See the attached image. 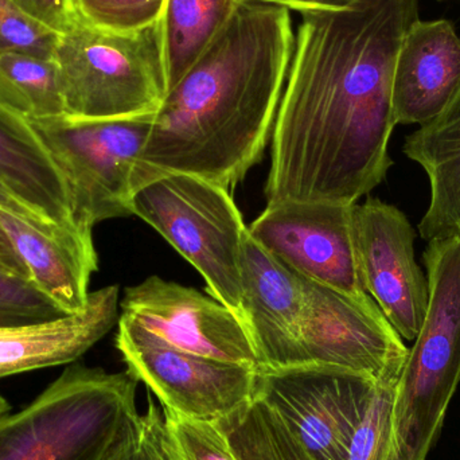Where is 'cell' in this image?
Returning a JSON list of instances; mask_svg holds the SVG:
<instances>
[{
    "mask_svg": "<svg viewBox=\"0 0 460 460\" xmlns=\"http://www.w3.org/2000/svg\"><path fill=\"white\" fill-rule=\"evenodd\" d=\"M419 0L300 13L270 137L268 204L356 205L394 161V78Z\"/></svg>",
    "mask_w": 460,
    "mask_h": 460,
    "instance_id": "1",
    "label": "cell"
},
{
    "mask_svg": "<svg viewBox=\"0 0 460 460\" xmlns=\"http://www.w3.org/2000/svg\"><path fill=\"white\" fill-rule=\"evenodd\" d=\"M294 43L291 11L238 3L154 116L145 174L182 172L228 190L243 181L272 137Z\"/></svg>",
    "mask_w": 460,
    "mask_h": 460,
    "instance_id": "2",
    "label": "cell"
},
{
    "mask_svg": "<svg viewBox=\"0 0 460 460\" xmlns=\"http://www.w3.org/2000/svg\"><path fill=\"white\" fill-rule=\"evenodd\" d=\"M139 381L70 365L34 402L0 416V460H116L140 429Z\"/></svg>",
    "mask_w": 460,
    "mask_h": 460,
    "instance_id": "3",
    "label": "cell"
},
{
    "mask_svg": "<svg viewBox=\"0 0 460 460\" xmlns=\"http://www.w3.org/2000/svg\"><path fill=\"white\" fill-rule=\"evenodd\" d=\"M54 61L69 120L154 116L169 92L161 22L119 32L81 18L59 35Z\"/></svg>",
    "mask_w": 460,
    "mask_h": 460,
    "instance_id": "4",
    "label": "cell"
},
{
    "mask_svg": "<svg viewBox=\"0 0 460 460\" xmlns=\"http://www.w3.org/2000/svg\"><path fill=\"white\" fill-rule=\"evenodd\" d=\"M132 215L185 257L201 273L210 296L241 318L248 226L228 189L182 172L150 174L135 191Z\"/></svg>",
    "mask_w": 460,
    "mask_h": 460,
    "instance_id": "5",
    "label": "cell"
},
{
    "mask_svg": "<svg viewBox=\"0 0 460 460\" xmlns=\"http://www.w3.org/2000/svg\"><path fill=\"white\" fill-rule=\"evenodd\" d=\"M154 116L30 123L64 175L77 226L93 229L102 221L134 216L132 199L145 182L140 156Z\"/></svg>",
    "mask_w": 460,
    "mask_h": 460,
    "instance_id": "6",
    "label": "cell"
},
{
    "mask_svg": "<svg viewBox=\"0 0 460 460\" xmlns=\"http://www.w3.org/2000/svg\"><path fill=\"white\" fill-rule=\"evenodd\" d=\"M116 349L170 415L216 423L253 399L254 367L180 350L121 315Z\"/></svg>",
    "mask_w": 460,
    "mask_h": 460,
    "instance_id": "7",
    "label": "cell"
},
{
    "mask_svg": "<svg viewBox=\"0 0 460 460\" xmlns=\"http://www.w3.org/2000/svg\"><path fill=\"white\" fill-rule=\"evenodd\" d=\"M377 384L367 376L322 365L257 370L254 397L314 459L345 460Z\"/></svg>",
    "mask_w": 460,
    "mask_h": 460,
    "instance_id": "8",
    "label": "cell"
},
{
    "mask_svg": "<svg viewBox=\"0 0 460 460\" xmlns=\"http://www.w3.org/2000/svg\"><path fill=\"white\" fill-rule=\"evenodd\" d=\"M410 349L369 294L305 278L300 367H342L376 383L400 380Z\"/></svg>",
    "mask_w": 460,
    "mask_h": 460,
    "instance_id": "9",
    "label": "cell"
},
{
    "mask_svg": "<svg viewBox=\"0 0 460 460\" xmlns=\"http://www.w3.org/2000/svg\"><path fill=\"white\" fill-rule=\"evenodd\" d=\"M356 205L311 201L268 204L248 226V233L265 251L303 278L349 294H367L357 256Z\"/></svg>",
    "mask_w": 460,
    "mask_h": 460,
    "instance_id": "10",
    "label": "cell"
},
{
    "mask_svg": "<svg viewBox=\"0 0 460 460\" xmlns=\"http://www.w3.org/2000/svg\"><path fill=\"white\" fill-rule=\"evenodd\" d=\"M121 316L180 350L257 369L243 319L210 295L150 276L124 292Z\"/></svg>",
    "mask_w": 460,
    "mask_h": 460,
    "instance_id": "11",
    "label": "cell"
},
{
    "mask_svg": "<svg viewBox=\"0 0 460 460\" xmlns=\"http://www.w3.org/2000/svg\"><path fill=\"white\" fill-rule=\"evenodd\" d=\"M354 234L365 289L400 337L415 341L429 310V288L415 260L412 224L394 205L367 199L354 208Z\"/></svg>",
    "mask_w": 460,
    "mask_h": 460,
    "instance_id": "12",
    "label": "cell"
},
{
    "mask_svg": "<svg viewBox=\"0 0 460 460\" xmlns=\"http://www.w3.org/2000/svg\"><path fill=\"white\" fill-rule=\"evenodd\" d=\"M241 318L256 351L257 370L300 367L305 278L246 232Z\"/></svg>",
    "mask_w": 460,
    "mask_h": 460,
    "instance_id": "13",
    "label": "cell"
},
{
    "mask_svg": "<svg viewBox=\"0 0 460 460\" xmlns=\"http://www.w3.org/2000/svg\"><path fill=\"white\" fill-rule=\"evenodd\" d=\"M0 226L35 287L65 314L88 305L89 283L99 270L91 228L32 221L0 209Z\"/></svg>",
    "mask_w": 460,
    "mask_h": 460,
    "instance_id": "14",
    "label": "cell"
},
{
    "mask_svg": "<svg viewBox=\"0 0 460 460\" xmlns=\"http://www.w3.org/2000/svg\"><path fill=\"white\" fill-rule=\"evenodd\" d=\"M460 84V37L447 19H416L400 46L394 78L397 124L424 126L453 99Z\"/></svg>",
    "mask_w": 460,
    "mask_h": 460,
    "instance_id": "15",
    "label": "cell"
},
{
    "mask_svg": "<svg viewBox=\"0 0 460 460\" xmlns=\"http://www.w3.org/2000/svg\"><path fill=\"white\" fill-rule=\"evenodd\" d=\"M119 287L91 292L83 311L51 321L0 327V380L73 364L118 324Z\"/></svg>",
    "mask_w": 460,
    "mask_h": 460,
    "instance_id": "16",
    "label": "cell"
},
{
    "mask_svg": "<svg viewBox=\"0 0 460 460\" xmlns=\"http://www.w3.org/2000/svg\"><path fill=\"white\" fill-rule=\"evenodd\" d=\"M0 185L40 220L53 226H77L64 175L48 148L30 123L2 108Z\"/></svg>",
    "mask_w": 460,
    "mask_h": 460,
    "instance_id": "17",
    "label": "cell"
},
{
    "mask_svg": "<svg viewBox=\"0 0 460 460\" xmlns=\"http://www.w3.org/2000/svg\"><path fill=\"white\" fill-rule=\"evenodd\" d=\"M405 156L423 167L431 186L419 224L426 241L460 237V84L445 110L405 137Z\"/></svg>",
    "mask_w": 460,
    "mask_h": 460,
    "instance_id": "18",
    "label": "cell"
},
{
    "mask_svg": "<svg viewBox=\"0 0 460 460\" xmlns=\"http://www.w3.org/2000/svg\"><path fill=\"white\" fill-rule=\"evenodd\" d=\"M238 0H166L161 18L169 89L228 24Z\"/></svg>",
    "mask_w": 460,
    "mask_h": 460,
    "instance_id": "19",
    "label": "cell"
},
{
    "mask_svg": "<svg viewBox=\"0 0 460 460\" xmlns=\"http://www.w3.org/2000/svg\"><path fill=\"white\" fill-rule=\"evenodd\" d=\"M0 108L27 123L64 118L57 62L23 54H2Z\"/></svg>",
    "mask_w": 460,
    "mask_h": 460,
    "instance_id": "20",
    "label": "cell"
},
{
    "mask_svg": "<svg viewBox=\"0 0 460 460\" xmlns=\"http://www.w3.org/2000/svg\"><path fill=\"white\" fill-rule=\"evenodd\" d=\"M216 424L237 460H315L257 397Z\"/></svg>",
    "mask_w": 460,
    "mask_h": 460,
    "instance_id": "21",
    "label": "cell"
},
{
    "mask_svg": "<svg viewBox=\"0 0 460 460\" xmlns=\"http://www.w3.org/2000/svg\"><path fill=\"white\" fill-rule=\"evenodd\" d=\"M59 35L13 0H0V56L23 54L54 59Z\"/></svg>",
    "mask_w": 460,
    "mask_h": 460,
    "instance_id": "22",
    "label": "cell"
},
{
    "mask_svg": "<svg viewBox=\"0 0 460 460\" xmlns=\"http://www.w3.org/2000/svg\"><path fill=\"white\" fill-rule=\"evenodd\" d=\"M397 383L399 380L377 384L345 460H388Z\"/></svg>",
    "mask_w": 460,
    "mask_h": 460,
    "instance_id": "23",
    "label": "cell"
},
{
    "mask_svg": "<svg viewBox=\"0 0 460 460\" xmlns=\"http://www.w3.org/2000/svg\"><path fill=\"white\" fill-rule=\"evenodd\" d=\"M70 315L29 279L0 270V327L38 323Z\"/></svg>",
    "mask_w": 460,
    "mask_h": 460,
    "instance_id": "24",
    "label": "cell"
},
{
    "mask_svg": "<svg viewBox=\"0 0 460 460\" xmlns=\"http://www.w3.org/2000/svg\"><path fill=\"white\" fill-rule=\"evenodd\" d=\"M166 0H75L81 18L100 29L134 32L161 22Z\"/></svg>",
    "mask_w": 460,
    "mask_h": 460,
    "instance_id": "25",
    "label": "cell"
},
{
    "mask_svg": "<svg viewBox=\"0 0 460 460\" xmlns=\"http://www.w3.org/2000/svg\"><path fill=\"white\" fill-rule=\"evenodd\" d=\"M164 413L178 459L237 460L217 424Z\"/></svg>",
    "mask_w": 460,
    "mask_h": 460,
    "instance_id": "26",
    "label": "cell"
},
{
    "mask_svg": "<svg viewBox=\"0 0 460 460\" xmlns=\"http://www.w3.org/2000/svg\"><path fill=\"white\" fill-rule=\"evenodd\" d=\"M30 15L58 34L72 29L81 19L75 0H13Z\"/></svg>",
    "mask_w": 460,
    "mask_h": 460,
    "instance_id": "27",
    "label": "cell"
},
{
    "mask_svg": "<svg viewBox=\"0 0 460 460\" xmlns=\"http://www.w3.org/2000/svg\"><path fill=\"white\" fill-rule=\"evenodd\" d=\"M240 3H267L287 8L296 13L307 11L341 10L350 7L359 0H238Z\"/></svg>",
    "mask_w": 460,
    "mask_h": 460,
    "instance_id": "28",
    "label": "cell"
},
{
    "mask_svg": "<svg viewBox=\"0 0 460 460\" xmlns=\"http://www.w3.org/2000/svg\"><path fill=\"white\" fill-rule=\"evenodd\" d=\"M0 270L11 273V275L22 276V278L29 279V272L24 267L22 260L16 254L13 243L8 240L5 235L4 230L0 226Z\"/></svg>",
    "mask_w": 460,
    "mask_h": 460,
    "instance_id": "29",
    "label": "cell"
},
{
    "mask_svg": "<svg viewBox=\"0 0 460 460\" xmlns=\"http://www.w3.org/2000/svg\"><path fill=\"white\" fill-rule=\"evenodd\" d=\"M0 209L10 210V212L16 213V215L22 216V217L29 218V220L45 223V221L40 220V218L31 215L29 210L24 209L22 205H19L2 185H0ZM51 226H53V224H51Z\"/></svg>",
    "mask_w": 460,
    "mask_h": 460,
    "instance_id": "30",
    "label": "cell"
},
{
    "mask_svg": "<svg viewBox=\"0 0 460 460\" xmlns=\"http://www.w3.org/2000/svg\"><path fill=\"white\" fill-rule=\"evenodd\" d=\"M11 412V405L4 397L0 394V416L7 415Z\"/></svg>",
    "mask_w": 460,
    "mask_h": 460,
    "instance_id": "31",
    "label": "cell"
}]
</instances>
